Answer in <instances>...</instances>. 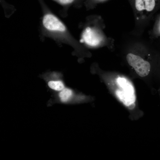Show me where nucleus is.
Here are the masks:
<instances>
[{
	"mask_svg": "<svg viewBox=\"0 0 160 160\" xmlns=\"http://www.w3.org/2000/svg\"><path fill=\"white\" fill-rule=\"evenodd\" d=\"M63 7V9L61 14L63 17L67 15V11L68 7L73 4H75L78 0H53Z\"/></svg>",
	"mask_w": 160,
	"mask_h": 160,
	"instance_id": "6",
	"label": "nucleus"
},
{
	"mask_svg": "<svg viewBox=\"0 0 160 160\" xmlns=\"http://www.w3.org/2000/svg\"><path fill=\"white\" fill-rule=\"evenodd\" d=\"M126 59L129 65L134 68L140 76L144 77L149 73L151 68L149 63L140 56L129 53L127 55Z\"/></svg>",
	"mask_w": 160,
	"mask_h": 160,
	"instance_id": "4",
	"label": "nucleus"
},
{
	"mask_svg": "<svg viewBox=\"0 0 160 160\" xmlns=\"http://www.w3.org/2000/svg\"><path fill=\"white\" fill-rule=\"evenodd\" d=\"M105 28L103 20L100 16H89L82 27L81 42L90 47H96L110 42L111 39L103 31Z\"/></svg>",
	"mask_w": 160,
	"mask_h": 160,
	"instance_id": "2",
	"label": "nucleus"
},
{
	"mask_svg": "<svg viewBox=\"0 0 160 160\" xmlns=\"http://www.w3.org/2000/svg\"><path fill=\"white\" fill-rule=\"evenodd\" d=\"M157 28L159 33H160V19L158 24Z\"/></svg>",
	"mask_w": 160,
	"mask_h": 160,
	"instance_id": "11",
	"label": "nucleus"
},
{
	"mask_svg": "<svg viewBox=\"0 0 160 160\" xmlns=\"http://www.w3.org/2000/svg\"><path fill=\"white\" fill-rule=\"evenodd\" d=\"M72 95L73 93L71 89L64 88L60 92L59 97L62 102H66L71 99Z\"/></svg>",
	"mask_w": 160,
	"mask_h": 160,
	"instance_id": "7",
	"label": "nucleus"
},
{
	"mask_svg": "<svg viewBox=\"0 0 160 160\" xmlns=\"http://www.w3.org/2000/svg\"><path fill=\"white\" fill-rule=\"evenodd\" d=\"M135 106V103H134L129 105L128 107L129 108V109H132L134 108Z\"/></svg>",
	"mask_w": 160,
	"mask_h": 160,
	"instance_id": "10",
	"label": "nucleus"
},
{
	"mask_svg": "<svg viewBox=\"0 0 160 160\" xmlns=\"http://www.w3.org/2000/svg\"><path fill=\"white\" fill-rule=\"evenodd\" d=\"M108 0H91V1H92V3L93 4L92 8L94 7V4L103 2Z\"/></svg>",
	"mask_w": 160,
	"mask_h": 160,
	"instance_id": "9",
	"label": "nucleus"
},
{
	"mask_svg": "<svg viewBox=\"0 0 160 160\" xmlns=\"http://www.w3.org/2000/svg\"><path fill=\"white\" fill-rule=\"evenodd\" d=\"M132 9L135 16V33H141L154 10L158 0H127Z\"/></svg>",
	"mask_w": 160,
	"mask_h": 160,
	"instance_id": "3",
	"label": "nucleus"
},
{
	"mask_svg": "<svg viewBox=\"0 0 160 160\" xmlns=\"http://www.w3.org/2000/svg\"><path fill=\"white\" fill-rule=\"evenodd\" d=\"M126 84V87L123 88V90H117L116 92V95L119 99L127 106L135 103V97L134 90L129 85ZM123 87V86H122Z\"/></svg>",
	"mask_w": 160,
	"mask_h": 160,
	"instance_id": "5",
	"label": "nucleus"
},
{
	"mask_svg": "<svg viewBox=\"0 0 160 160\" xmlns=\"http://www.w3.org/2000/svg\"><path fill=\"white\" fill-rule=\"evenodd\" d=\"M47 84L49 88L55 91H60L65 88L64 84L60 81H50Z\"/></svg>",
	"mask_w": 160,
	"mask_h": 160,
	"instance_id": "8",
	"label": "nucleus"
},
{
	"mask_svg": "<svg viewBox=\"0 0 160 160\" xmlns=\"http://www.w3.org/2000/svg\"><path fill=\"white\" fill-rule=\"evenodd\" d=\"M38 0L42 12L41 22L42 36L58 42L69 44L80 49L78 42L64 23L52 11L44 0Z\"/></svg>",
	"mask_w": 160,
	"mask_h": 160,
	"instance_id": "1",
	"label": "nucleus"
}]
</instances>
